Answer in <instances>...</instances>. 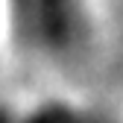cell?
Listing matches in <instances>:
<instances>
[{
	"label": "cell",
	"mask_w": 123,
	"mask_h": 123,
	"mask_svg": "<svg viewBox=\"0 0 123 123\" xmlns=\"http://www.w3.org/2000/svg\"><path fill=\"white\" fill-rule=\"evenodd\" d=\"M109 44L105 0H6V53L50 79H73Z\"/></svg>",
	"instance_id": "1"
},
{
	"label": "cell",
	"mask_w": 123,
	"mask_h": 123,
	"mask_svg": "<svg viewBox=\"0 0 123 123\" xmlns=\"http://www.w3.org/2000/svg\"><path fill=\"white\" fill-rule=\"evenodd\" d=\"M0 123H21V94L0 91Z\"/></svg>",
	"instance_id": "2"
},
{
	"label": "cell",
	"mask_w": 123,
	"mask_h": 123,
	"mask_svg": "<svg viewBox=\"0 0 123 123\" xmlns=\"http://www.w3.org/2000/svg\"><path fill=\"white\" fill-rule=\"evenodd\" d=\"M9 59L6 53V0H0V65Z\"/></svg>",
	"instance_id": "3"
},
{
	"label": "cell",
	"mask_w": 123,
	"mask_h": 123,
	"mask_svg": "<svg viewBox=\"0 0 123 123\" xmlns=\"http://www.w3.org/2000/svg\"><path fill=\"white\" fill-rule=\"evenodd\" d=\"M94 123H123V117H117V114H111V111H103V109H97Z\"/></svg>",
	"instance_id": "4"
}]
</instances>
